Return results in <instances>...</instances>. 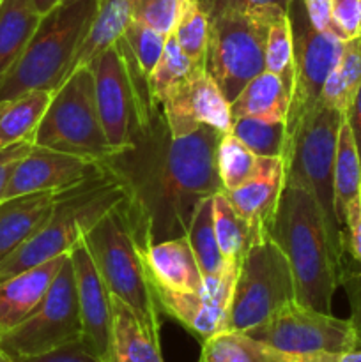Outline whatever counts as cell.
I'll return each mask as SVG.
<instances>
[{
	"mask_svg": "<svg viewBox=\"0 0 361 362\" xmlns=\"http://www.w3.org/2000/svg\"><path fill=\"white\" fill-rule=\"evenodd\" d=\"M222 134L202 126L173 138L156 105L138 126L131 145L103 161L126 187L124 211L140 250L186 235L198 204L223 191L216 166Z\"/></svg>",
	"mask_w": 361,
	"mask_h": 362,
	"instance_id": "6da1fadb",
	"label": "cell"
},
{
	"mask_svg": "<svg viewBox=\"0 0 361 362\" xmlns=\"http://www.w3.org/2000/svg\"><path fill=\"white\" fill-rule=\"evenodd\" d=\"M271 235L289 260L297 303L331 313L343 260L333 246L317 198L292 172H287Z\"/></svg>",
	"mask_w": 361,
	"mask_h": 362,
	"instance_id": "7a4b0ae2",
	"label": "cell"
},
{
	"mask_svg": "<svg viewBox=\"0 0 361 362\" xmlns=\"http://www.w3.org/2000/svg\"><path fill=\"white\" fill-rule=\"evenodd\" d=\"M127 198L126 187L105 166L99 175L60 191L46 225L0 262V278L16 276L62 257L80 243L92 226Z\"/></svg>",
	"mask_w": 361,
	"mask_h": 362,
	"instance_id": "3957f363",
	"label": "cell"
},
{
	"mask_svg": "<svg viewBox=\"0 0 361 362\" xmlns=\"http://www.w3.org/2000/svg\"><path fill=\"white\" fill-rule=\"evenodd\" d=\"M101 0H74L45 14L23 53L0 78V101L34 90L53 92L66 81L81 39Z\"/></svg>",
	"mask_w": 361,
	"mask_h": 362,
	"instance_id": "277c9868",
	"label": "cell"
},
{
	"mask_svg": "<svg viewBox=\"0 0 361 362\" xmlns=\"http://www.w3.org/2000/svg\"><path fill=\"white\" fill-rule=\"evenodd\" d=\"M84 239L108 292L133 311L149 336L159 339V310L124 202Z\"/></svg>",
	"mask_w": 361,
	"mask_h": 362,
	"instance_id": "5b68a950",
	"label": "cell"
},
{
	"mask_svg": "<svg viewBox=\"0 0 361 362\" xmlns=\"http://www.w3.org/2000/svg\"><path fill=\"white\" fill-rule=\"evenodd\" d=\"M32 144L99 163L113 154L99 117L91 66L74 69L53 90Z\"/></svg>",
	"mask_w": 361,
	"mask_h": 362,
	"instance_id": "8992f818",
	"label": "cell"
},
{
	"mask_svg": "<svg viewBox=\"0 0 361 362\" xmlns=\"http://www.w3.org/2000/svg\"><path fill=\"white\" fill-rule=\"evenodd\" d=\"M296 300L289 260L271 233H258L237 269L225 331L246 332Z\"/></svg>",
	"mask_w": 361,
	"mask_h": 362,
	"instance_id": "52a82bcc",
	"label": "cell"
},
{
	"mask_svg": "<svg viewBox=\"0 0 361 362\" xmlns=\"http://www.w3.org/2000/svg\"><path fill=\"white\" fill-rule=\"evenodd\" d=\"M88 66L94 74L96 101L106 141L113 152L120 151L131 145L142 120L158 103L122 39Z\"/></svg>",
	"mask_w": 361,
	"mask_h": 362,
	"instance_id": "ba28073f",
	"label": "cell"
},
{
	"mask_svg": "<svg viewBox=\"0 0 361 362\" xmlns=\"http://www.w3.org/2000/svg\"><path fill=\"white\" fill-rule=\"evenodd\" d=\"M343 119L345 115L342 112L319 103L294 134L287 158L289 172L296 173L317 198L331 243L342 260L345 233L335 211V158Z\"/></svg>",
	"mask_w": 361,
	"mask_h": 362,
	"instance_id": "9c48e42d",
	"label": "cell"
},
{
	"mask_svg": "<svg viewBox=\"0 0 361 362\" xmlns=\"http://www.w3.org/2000/svg\"><path fill=\"white\" fill-rule=\"evenodd\" d=\"M209 42L205 71L232 103L248 81L265 71L269 21L234 11H207Z\"/></svg>",
	"mask_w": 361,
	"mask_h": 362,
	"instance_id": "30bf717a",
	"label": "cell"
},
{
	"mask_svg": "<svg viewBox=\"0 0 361 362\" xmlns=\"http://www.w3.org/2000/svg\"><path fill=\"white\" fill-rule=\"evenodd\" d=\"M81 339L76 283L69 253L42 299L23 322L0 338V346L14 361L42 356Z\"/></svg>",
	"mask_w": 361,
	"mask_h": 362,
	"instance_id": "8fae6325",
	"label": "cell"
},
{
	"mask_svg": "<svg viewBox=\"0 0 361 362\" xmlns=\"http://www.w3.org/2000/svg\"><path fill=\"white\" fill-rule=\"evenodd\" d=\"M289 16L294 39V80L287 117L285 163L294 134L308 113L319 105L322 87L338 64L345 42L333 32H322L311 27L301 0H294Z\"/></svg>",
	"mask_w": 361,
	"mask_h": 362,
	"instance_id": "7c38bea8",
	"label": "cell"
},
{
	"mask_svg": "<svg viewBox=\"0 0 361 362\" xmlns=\"http://www.w3.org/2000/svg\"><path fill=\"white\" fill-rule=\"evenodd\" d=\"M246 334L289 354L342 356L357 346L360 327L292 300Z\"/></svg>",
	"mask_w": 361,
	"mask_h": 362,
	"instance_id": "4fadbf2b",
	"label": "cell"
},
{
	"mask_svg": "<svg viewBox=\"0 0 361 362\" xmlns=\"http://www.w3.org/2000/svg\"><path fill=\"white\" fill-rule=\"evenodd\" d=\"M69 258L73 264L74 283H76L81 345L101 362H115L112 293L106 288L92 260L85 239L71 247Z\"/></svg>",
	"mask_w": 361,
	"mask_h": 362,
	"instance_id": "5bb4252c",
	"label": "cell"
},
{
	"mask_svg": "<svg viewBox=\"0 0 361 362\" xmlns=\"http://www.w3.org/2000/svg\"><path fill=\"white\" fill-rule=\"evenodd\" d=\"M237 269V265L230 264L219 276L205 279L204 290L195 293L170 292L151 285L156 306L161 313L184 325L200 343L205 341L225 331Z\"/></svg>",
	"mask_w": 361,
	"mask_h": 362,
	"instance_id": "9a60e30c",
	"label": "cell"
},
{
	"mask_svg": "<svg viewBox=\"0 0 361 362\" xmlns=\"http://www.w3.org/2000/svg\"><path fill=\"white\" fill-rule=\"evenodd\" d=\"M159 108L173 138L195 133L202 126H211L222 133L232 126L230 103L207 71H198L183 81L163 99Z\"/></svg>",
	"mask_w": 361,
	"mask_h": 362,
	"instance_id": "2e32d148",
	"label": "cell"
},
{
	"mask_svg": "<svg viewBox=\"0 0 361 362\" xmlns=\"http://www.w3.org/2000/svg\"><path fill=\"white\" fill-rule=\"evenodd\" d=\"M105 165L32 144L7 182L4 200L39 191H64L99 175Z\"/></svg>",
	"mask_w": 361,
	"mask_h": 362,
	"instance_id": "e0dca14e",
	"label": "cell"
},
{
	"mask_svg": "<svg viewBox=\"0 0 361 362\" xmlns=\"http://www.w3.org/2000/svg\"><path fill=\"white\" fill-rule=\"evenodd\" d=\"M287 166L283 158H268L264 170L244 186L223 191L234 211L257 233H271L278 212L280 198L287 180Z\"/></svg>",
	"mask_w": 361,
	"mask_h": 362,
	"instance_id": "ac0fdd59",
	"label": "cell"
},
{
	"mask_svg": "<svg viewBox=\"0 0 361 362\" xmlns=\"http://www.w3.org/2000/svg\"><path fill=\"white\" fill-rule=\"evenodd\" d=\"M142 257L152 286L180 293L204 290V276L186 235L149 244Z\"/></svg>",
	"mask_w": 361,
	"mask_h": 362,
	"instance_id": "d6986e66",
	"label": "cell"
},
{
	"mask_svg": "<svg viewBox=\"0 0 361 362\" xmlns=\"http://www.w3.org/2000/svg\"><path fill=\"white\" fill-rule=\"evenodd\" d=\"M59 194L60 191H39L7 198L0 204V262L46 225Z\"/></svg>",
	"mask_w": 361,
	"mask_h": 362,
	"instance_id": "ffe728a7",
	"label": "cell"
},
{
	"mask_svg": "<svg viewBox=\"0 0 361 362\" xmlns=\"http://www.w3.org/2000/svg\"><path fill=\"white\" fill-rule=\"evenodd\" d=\"M66 257H57L21 274L0 278V338L34 311Z\"/></svg>",
	"mask_w": 361,
	"mask_h": 362,
	"instance_id": "44dd1931",
	"label": "cell"
},
{
	"mask_svg": "<svg viewBox=\"0 0 361 362\" xmlns=\"http://www.w3.org/2000/svg\"><path fill=\"white\" fill-rule=\"evenodd\" d=\"M338 357L289 354L246 332L222 331L202 341L198 362H336Z\"/></svg>",
	"mask_w": 361,
	"mask_h": 362,
	"instance_id": "7402d4cb",
	"label": "cell"
},
{
	"mask_svg": "<svg viewBox=\"0 0 361 362\" xmlns=\"http://www.w3.org/2000/svg\"><path fill=\"white\" fill-rule=\"evenodd\" d=\"M290 108V90L285 81L269 71L248 81L246 87L230 103V115L234 119L255 117V119L287 122Z\"/></svg>",
	"mask_w": 361,
	"mask_h": 362,
	"instance_id": "603a6c76",
	"label": "cell"
},
{
	"mask_svg": "<svg viewBox=\"0 0 361 362\" xmlns=\"http://www.w3.org/2000/svg\"><path fill=\"white\" fill-rule=\"evenodd\" d=\"M131 20H133L131 0H101L87 34L78 46L71 73L78 67L88 66L103 52L112 48L122 37Z\"/></svg>",
	"mask_w": 361,
	"mask_h": 362,
	"instance_id": "cb8c5ba5",
	"label": "cell"
},
{
	"mask_svg": "<svg viewBox=\"0 0 361 362\" xmlns=\"http://www.w3.org/2000/svg\"><path fill=\"white\" fill-rule=\"evenodd\" d=\"M42 16L32 0H2L0 4V78L11 69L38 30Z\"/></svg>",
	"mask_w": 361,
	"mask_h": 362,
	"instance_id": "d4e9b609",
	"label": "cell"
},
{
	"mask_svg": "<svg viewBox=\"0 0 361 362\" xmlns=\"http://www.w3.org/2000/svg\"><path fill=\"white\" fill-rule=\"evenodd\" d=\"M53 92L34 90L0 101V151L34 140Z\"/></svg>",
	"mask_w": 361,
	"mask_h": 362,
	"instance_id": "484cf974",
	"label": "cell"
},
{
	"mask_svg": "<svg viewBox=\"0 0 361 362\" xmlns=\"http://www.w3.org/2000/svg\"><path fill=\"white\" fill-rule=\"evenodd\" d=\"M115 362H163L159 339L147 334L133 311L112 296Z\"/></svg>",
	"mask_w": 361,
	"mask_h": 362,
	"instance_id": "4316f807",
	"label": "cell"
},
{
	"mask_svg": "<svg viewBox=\"0 0 361 362\" xmlns=\"http://www.w3.org/2000/svg\"><path fill=\"white\" fill-rule=\"evenodd\" d=\"M361 197V161L349 122L343 119L335 158V211L343 228L349 205Z\"/></svg>",
	"mask_w": 361,
	"mask_h": 362,
	"instance_id": "83f0119b",
	"label": "cell"
},
{
	"mask_svg": "<svg viewBox=\"0 0 361 362\" xmlns=\"http://www.w3.org/2000/svg\"><path fill=\"white\" fill-rule=\"evenodd\" d=\"M361 85V39L343 42L338 64L326 80L319 103L347 115Z\"/></svg>",
	"mask_w": 361,
	"mask_h": 362,
	"instance_id": "f1b7e54d",
	"label": "cell"
},
{
	"mask_svg": "<svg viewBox=\"0 0 361 362\" xmlns=\"http://www.w3.org/2000/svg\"><path fill=\"white\" fill-rule=\"evenodd\" d=\"M212 211H214L216 239L223 260L239 267L248 247L258 233L253 232V228L234 211L232 204L223 191L212 197Z\"/></svg>",
	"mask_w": 361,
	"mask_h": 362,
	"instance_id": "f546056e",
	"label": "cell"
},
{
	"mask_svg": "<svg viewBox=\"0 0 361 362\" xmlns=\"http://www.w3.org/2000/svg\"><path fill=\"white\" fill-rule=\"evenodd\" d=\"M188 240L191 244L195 258L198 262L202 276L205 279L216 278L222 274L230 264H227L219 251L218 239L214 232V211H212V197L204 198L195 209V214L191 218L190 228L186 233ZM234 265V264H232Z\"/></svg>",
	"mask_w": 361,
	"mask_h": 362,
	"instance_id": "4dcf8cb0",
	"label": "cell"
},
{
	"mask_svg": "<svg viewBox=\"0 0 361 362\" xmlns=\"http://www.w3.org/2000/svg\"><path fill=\"white\" fill-rule=\"evenodd\" d=\"M268 158L251 152L230 131L222 134L216 151V166L223 191H232L244 186L264 170Z\"/></svg>",
	"mask_w": 361,
	"mask_h": 362,
	"instance_id": "1f68e13d",
	"label": "cell"
},
{
	"mask_svg": "<svg viewBox=\"0 0 361 362\" xmlns=\"http://www.w3.org/2000/svg\"><path fill=\"white\" fill-rule=\"evenodd\" d=\"M172 35L184 55L197 66L205 67L209 42V13L202 0H180Z\"/></svg>",
	"mask_w": 361,
	"mask_h": 362,
	"instance_id": "d6a6232c",
	"label": "cell"
},
{
	"mask_svg": "<svg viewBox=\"0 0 361 362\" xmlns=\"http://www.w3.org/2000/svg\"><path fill=\"white\" fill-rule=\"evenodd\" d=\"M198 71H205V67L197 66L193 60L188 59L180 46L177 45L176 37L168 34L161 57H159L152 73L149 74V90H151L152 99L158 105H161L163 99L170 92L176 90L183 81H186Z\"/></svg>",
	"mask_w": 361,
	"mask_h": 362,
	"instance_id": "836d02e7",
	"label": "cell"
},
{
	"mask_svg": "<svg viewBox=\"0 0 361 362\" xmlns=\"http://www.w3.org/2000/svg\"><path fill=\"white\" fill-rule=\"evenodd\" d=\"M230 133L251 152L262 158H283L287 154V122L241 117L234 119Z\"/></svg>",
	"mask_w": 361,
	"mask_h": 362,
	"instance_id": "e575fe53",
	"label": "cell"
},
{
	"mask_svg": "<svg viewBox=\"0 0 361 362\" xmlns=\"http://www.w3.org/2000/svg\"><path fill=\"white\" fill-rule=\"evenodd\" d=\"M264 66L265 71L282 78L287 87H289V90L292 92L294 39L289 14L278 18V20L269 25L268 41H265Z\"/></svg>",
	"mask_w": 361,
	"mask_h": 362,
	"instance_id": "d590c367",
	"label": "cell"
},
{
	"mask_svg": "<svg viewBox=\"0 0 361 362\" xmlns=\"http://www.w3.org/2000/svg\"><path fill=\"white\" fill-rule=\"evenodd\" d=\"M120 39H122L124 46L134 59V62L138 64L144 76L149 80V74L156 67L163 53V48H165L166 35L159 34L154 28L147 27L140 21L131 20Z\"/></svg>",
	"mask_w": 361,
	"mask_h": 362,
	"instance_id": "8d00e7d4",
	"label": "cell"
},
{
	"mask_svg": "<svg viewBox=\"0 0 361 362\" xmlns=\"http://www.w3.org/2000/svg\"><path fill=\"white\" fill-rule=\"evenodd\" d=\"M207 11H234L260 20L276 21L287 16L294 0H202Z\"/></svg>",
	"mask_w": 361,
	"mask_h": 362,
	"instance_id": "74e56055",
	"label": "cell"
},
{
	"mask_svg": "<svg viewBox=\"0 0 361 362\" xmlns=\"http://www.w3.org/2000/svg\"><path fill=\"white\" fill-rule=\"evenodd\" d=\"M133 20L154 28L163 35L172 34L180 0H131Z\"/></svg>",
	"mask_w": 361,
	"mask_h": 362,
	"instance_id": "f35d334b",
	"label": "cell"
},
{
	"mask_svg": "<svg viewBox=\"0 0 361 362\" xmlns=\"http://www.w3.org/2000/svg\"><path fill=\"white\" fill-rule=\"evenodd\" d=\"M331 23L343 41L361 39V0H331Z\"/></svg>",
	"mask_w": 361,
	"mask_h": 362,
	"instance_id": "ab89813d",
	"label": "cell"
},
{
	"mask_svg": "<svg viewBox=\"0 0 361 362\" xmlns=\"http://www.w3.org/2000/svg\"><path fill=\"white\" fill-rule=\"evenodd\" d=\"M345 228V250L361 265V197L349 205L343 221Z\"/></svg>",
	"mask_w": 361,
	"mask_h": 362,
	"instance_id": "60d3db41",
	"label": "cell"
},
{
	"mask_svg": "<svg viewBox=\"0 0 361 362\" xmlns=\"http://www.w3.org/2000/svg\"><path fill=\"white\" fill-rule=\"evenodd\" d=\"M16 362H101L96 356H92L81 341L71 343V345L62 346V349L52 350L48 354L35 357H27V359H18Z\"/></svg>",
	"mask_w": 361,
	"mask_h": 362,
	"instance_id": "b9f144b4",
	"label": "cell"
},
{
	"mask_svg": "<svg viewBox=\"0 0 361 362\" xmlns=\"http://www.w3.org/2000/svg\"><path fill=\"white\" fill-rule=\"evenodd\" d=\"M30 141H25V144H18L13 145V147L0 151V204L4 202V193H6L7 182H9L14 168H16V165L20 163V159L30 151Z\"/></svg>",
	"mask_w": 361,
	"mask_h": 362,
	"instance_id": "7bdbcfd3",
	"label": "cell"
},
{
	"mask_svg": "<svg viewBox=\"0 0 361 362\" xmlns=\"http://www.w3.org/2000/svg\"><path fill=\"white\" fill-rule=\"evenodd\" d=\"M301 4L311 27L322 32H333L331 0H301Z\"/></svg>",
	"mask_w": 361,
	"mask_h": 362,
	"instance_id": "ee69618b",
	"label": "cell"
},
{
	"mask_svg": "<svg viewBox=\"0 0 361 362\" xmlns=\"http://www.w3.org/2000/svg\"><path fill=\"white\" fill-rule=\"evenodd\" d=\"M32 2H34L35 9L39 11V14H41V16H45V14H48L50 11L55 9L57 6H60V2H62V0H32Z\"/></svg>",
	"mask_w": 361,
	"mask_h": 362,
	"instance_id": "f6af8a7d",
	"label": "cell"
},
{
	"mask_svg": "<svg viewBox=\"0 0 361 362\" xmlns=\"http://www.w3.org/2000/svg\"><path fill=\"white\" fill-rule=\"evenodd\" d=\"M336 362H361V329H360V339H357V346L350 352L342 354V356L336 359Z\"/></svg>",
	"mask_w": 361,
	"mask_h": 362,
	"instance_id": "bcb514c9",
	"label": "cell"
},
{
	"mask_svg": "<svg viewBox=\"0 0 361 362\" xmlns=\"http://www.w3.org/2000/svg\"><path fill=\"white\" fill-rule=\"evenodd\" d=\"M0 362H16L13 359V357L9 356V354L6 352V350L2 349V346H0Z\"/></svg>",
	"mask_w": 361,
	"mask_h": 362,
	"instance_id": "7dc6e473",
	"label": "cell"
},
{
	"mask_svg": "<svg viewBox=\"0 0 361 362\" xmlns=\"http://www.w3.org/2000/svg\"><path fill=\"white\" fill-rule=\"evenodd\" d=\"M66 2H74V0H62V2H60V4H66Z\"/></svg>",
	"mask_w": 361,
	"mask_h": 362,
	"instance_id": "c3c4849f",
	"label": "cell"
},
{
	"mask_svg": "<svg viewBox=\"0 0 361 362\" xmlns=\"http://www.w3.org/2000/svg\"><path fill=\"white\" fill-rule=\"evenodd\" d=\"M0 4H2V0H0Z\"/></svg>",
	"mask_w": 361,
	"mask_h": 362,
	"instance_id": "681fc988",
	"label": "cell"
}]
</instances>
